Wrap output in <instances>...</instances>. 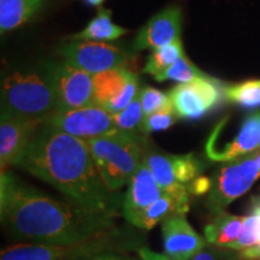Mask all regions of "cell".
<instances>
[{"label": "cell", "instance_id": "cell-1", "mask_svg": "<svg viewBox=\"0 0 260 260\" xmlns=\"http://www.w3.org/2000/svg\"><path fill=\"white\" fill-rule=\"evenodd\" d=\"M113 217L47 197L9 171L0 175V218L16 240L48 245L82 241L115 230Z\"/></svg>", "mask_w": 260, "mask_h": 260}, {"label": "cell", "instance_id": "cell-2", "mask_svg": "<svg viewBox=\"0 0 260 260\" xmlns=\"http://www.w3.org/2000/svg\"><path fill=\"white\" fill-rule=\"evenodd\" d=\"M17 167L53 186L73 204L117 214L118 200L100 177L86 140L42 123Z\"/></svg>", "mask_w": 260, "mask_h": 260}, {"label": "cell", "instance_id": "cell-3", "mask_svg": "<svg viewBox=\"0 0 260 260\" xmlns=\"http://www.w3.org/2000/svg\"><path fill=\"white\" fill-rule=\"evenodd\" d=\"M86 142L100 177L112 193L129 183L144 162L147 146L138 133L122 130L115 134L87 139Z\"/></svg>", "mask_w": 260, "mask_h": 260}, {"label": "cell", "instance_id": "cell-4", "mask_svg": "<svg viewBox=\"0 0 260 260\" xmlns=\"http://www.w3.org/2000/svg\"><path fill=\"white\" fill-rule=\"evenodd\" d=\"M58 111L48 67L42 71L16 73L2 83V116L39 119L44 123Z\"/></svg>", "mask_w": 260, "mask_h": 260}, {"label": "cell", "instance_id": "cell-5", "mask_svg": "<svg viewBox=\"0 0 260 260\" xmlns=\"http://www.w3.org/2000/svg\"><path fill=\"white\" fill-rule=\"evenodd\" d=\"M132 243L133 240L123 236L121 230L115 229L82 241L63 245L15 243L3 249L0 260H83L118 252Z\"/></svg>", "mask_w": 260, "mask_h": 260}, {"label": "cell", "instance_id": "cell-6", "mask_svg": "<svg viewBox=\"0 0 260 260\" xmlns=\"http://www.w3.org/2000/svg\"><path fill=\"white\" fill-rule=\"evenodd\" d=\"M260 177V167L256 162L255 152L229 161L212 177V187L206 199V207L213 216L224 210L251 189Z\"/></svg>", "mask_w": 260, "mask_h": 260}, {"label": "cell", "instance_id": "cell-7", "mask_svg": "<svg viewBox=\"0 0 260 260\" xmlns=\"http://www.w3.org/2000/svg\"><path fill=\"white\" fill-rule=\"evenodd\" d=\"M218 84V81L206 75L175 86L168 95L178 118L197 121L214 109L223 96V88Z\"/></svg>", "mask_w": 260, "mask_h": 260}, {"label": "cell", "instance_id": "cell-8", "mask_svg": "<svg viewBox=\"0 0 260 260\" xmlns=\"http://www.w3.org/2000/svg\"><path fill=\"white\" fill-rule=\"evenodd\" d=\"M44 123L83 140L119 132L115 124L113 113L96 104L69 111H57Z\"/></svg>", "mask_w": 260, "mask_h": 260}, {"label": "cell", "instance_id": "cell-9", "mask_svg": "<svg viewBox=\"0 0 260 260\" xmlns=\"http://www.w3.org/2000/svg\"><path fill=\"white\" fill-rule=\"evenodd\" d=\"M58 111L81 109L94 105L93 77L86 71L77 69L67 60L48 65Z\"/></svg>", "mask_w": 260, "mask_h": 260}, {"label": "cell", "instance_id": "cell-10", "mask_svg": "<svg viewBox=\"0 0 260 260\" xmlns=\"http://www.w3.org/2000/svg\"><path fill=\"white\" fill-rule=\"evenodd\" d=\"M58 52L68 63L90 75L124 68L128 60L121 48L100 41H73L61 45Z\"/></svg>", "mask_w": 260, "mask_h": 260}, {"label": "cell", "instance_id": "cell-11", "mask_svg": "<svg viewBox=\"0 0 260 260\" xmlns=\"http://www.w3.org/2000/svg\"><path fill=\"white\" fill-rule=\"evenodd\" d=\"M94 102L111 113L125 109L138 95V76L125 68L93 75Z\"/></svg>", "mask_w": 260, "mask_h": 260}, {"label": "cell", "instance_id": "cell-12", "mask_svg": "<svg viewBox=\"0 0 260 260\" xmlns=\"http://www.w3.org/2000/svg\"><path fill=\"white\" fill-rule=\"evenodd\" d=\"M260 148V111L248 115L226 141L207 139L205 152L211 160L229 162L245 157Z\"/></svg>", "mask_w": 260, "mask_h": 260}, {"label": "cell", "instance_id": "cell-13", "mask_svg": "<svg viewBox=\"0 0 260 260\" xmlns=\"http://www.w3.org/2000/svg\"><path fill=\"white\" fill-rule=\"evenodd\" d=\"M41 121L22 117L2 116L0 122V168L2 172L17 167L27 151Z\"/></svg>", "mask_w": 260, "mask_h": 260}, {"label": "cell", "instance_id": "cell-14", "mask_svg": "<svg viewBox=\"0 0 260 260\" xmlns=\"http://www.w3.org/2000/svg\"><path fill=\"white\" fill-rule=\"evenodd\" d=\"M165 254L175 260H191L206 247V239L187 222L184 216H171L161 223Z\"/></svg>", "mask_w": 260, "mask_h": 260}, {"label": "cell", "instance_id": "cell-15", "mask_svg": "<svg viewBox=\"0 0 260 260\" xmlns=\"http://www.w3.org/2000/svg\"><path fill=\"white\" fill-rule=\"evenodd\" d=\"M181 21L182 14L177 6L161 10L140 29L134 41V50H154L180 40Z\"/></svg>", "mask_w": 260, "mask_h": 260}, {"label": "cell", "instance_id": "cell-16", "mask_svg": "<svg viewBox=\"0 0 260 260\" xmlns=\"http://www.w3.org/2000/svg\"><path fill=\"white\" fill-rule=\"evenodd\" d=\"M162 194L164 191L158 184L154 175L144 161L129 182L122 205L123 216L133 224L140 214L144 213Z\"/></svg>", "mask_w": 260, "mask_h": 260}, {"label": "cell", "instance_id": "cell-17", "mask_svg": "<svg viewBox=\"0 0 260 260\" xmlns=\"http://www.w3.org/2000/svg\"><path fill=\"white\" fill-rule=\"evenodd\" d=\"M144 161L151 169L164 194L170 195L182 207L189 211V191L186 184L180 183L175 177L170 154L146 153Z\"/></svg>", "mask_w": 260, "mask_h": 260}, {"label": "cell", "instance_id": "cell-18", "mask_svg": "<svg viewBox=\"0 0 260 260\" xmlns=\"http://www.w3.org/2000/svg\"><path fill=\"white\" fill-rule=\"evenodd\" d=\"M245 217L226 212L218 213L205 226V239L211 246L230 248L242 233Z\"/></svg>", "mask_w": 260, "mask_h": 260}, {"label": "cell", "instance_id": "cell-19", "mask_svg": "<svg viewBox=\"0 0 260 260\" xmlns=\"http://www.w3.org/2000/svg\"><path fill=\"white\" fill-rule=\"evenodd\" d=\"M112 12L107 9H99L95 17L82 31L70 37L79 41H111L126 34V29L112 23Z\"/></svg>", "mask_w": 260, "mask_h": 260}, {"label": "cell", "instance_id": "cell-20", "mask_svg": "<svg viewBox=\"0 0 260 260\" xmlns=\"http://www.w3.org/2000/svg\"><path fill=\"white\" fill-rule=\"evenodd\" d=\"M44 0H0V30L18 28L27 22L39 9Z\"/></svg>", "mask_w": 260, "mask_h": 260}, {"label": "cell", "instance_id": "cell-21", "mask_svg": "<svg viewBox=\"0 0 260 260\" xmlns=\"http://www.w3.org/2000/svg\"><path fill=\"white\" fill-rule=\"evenodd\" d=\"M188 211L170 195L162 194L144 213L140 214L133 225L142 230H151L171 216H186Z\"/></svg>", "mask_w": 260, "mask_h": 260}, {"label": "cell", "instance_id": "cell-22", "mask_svg": "<svg viewBox=\"0 0 260 260\" xmlns=\"http://www.w3.org/2000/svg\"><path fill=\"white\" fill-rule=\"evenodd\" d=\"M184 54L183 45L181 39L172 44L154 48L149 54L144 68V73L155 77L159 74L164 73L171 65H174Z\"/></svg>", "mask_w": 260, "mask_h": 260}, {"label": "cell", "instance_id": "cell-23", "mask_svg": "<svg viewBox=\"0 0 260 260\" xmlns=\"http://www.w3.org/2000/svg\"><path fill=\"white\" fill-rule=\"evenodd\" d=\"M223 96L228 102L242 107L260 106V80L224 86Z\"/></svg>", "mask_w": 260, "mask_h": 260}, {"label": "cell", "instance_id": "cell-24", "mask_svg": "<svg viewBox=\"0 0 260 260\" xmlns=\"http://www.w3.org/2000/svg\"><path fill=\"white\" fill-rule=\"evenodd\" d=\"M113 119L117 129L125 133H142V123L145 119V113L142 110L141 98L138 93L133 102L122 111L113 113Z\"/></svg>", "mask_w": 260, "mask_h": 260}, {"label": "cell", "instance_id": "cell-25", "mask_svg": "<svg viewBox=\"0 0 260 260\" xmlns=\"http://www.w3.org/2000/svg\"><path fill=\"white\" fill-rule=\"evenodd\" d=\"M172 171L176 180L182 184H188L203 172V162L193 153L189 154H170Z\"/></svg>", "mask_w": 260, "mask_h": 260}, {"label": "cell", "instance_id": "cell-26", "mask_svg": "<svg viewBox=\"0 0 260 260\" xmlns=\"http://www.w3.org/2000/svg\"><path fill=\"white\" fill-rule=\"evenodd\" d=\"M206 76L203 71L198 69L188 58L182 56L174 65H171L169 69H167L164 73L159 74L158 76L153 77L158 82H162V81H177L180 83H187L190 81H194L199 77Z\"/></svg>", "mask_w": 260, "mask_h": 260}, {"label": "cell", "instance_id": "cell-27", "mask_svg": "<svg viewBox=\"0 0 260 260\" xmlns=\"http://www.w3.org/2000/svg\"><path fill=\"white\" fill-rule=\"evenodd\" d=\"M177 118L178 117L175 113L172 106L165 107V109H161L145 117L144 123H142V133L151 134L154 132L167 130L175 124Z\"/></svg>", "mask_w": 260, "mask_h": 260}, {"label": "cell", "instance_id": "cell-28", "mask_svg": "<svg viewBox=\"0 0 260 260\" xmlns=\"http://www.w3.org/2000/svg\"><path fill=\"white\" fill-rule=\"evenodd\" d=\"M140 98H141L142 110H144L145 117L151 115L159 110L165 109V107H170V98L168 94L162 93L161 90L155 89L153 87H145V88L140 89Z\"/></svg>", "mask_w": 260, "mask_h": 260}, {"label": "cell", "instance_id": "cell-29", "mask_svg": "<svg viewBox=\"0 0 260 260\" xmlns=\"http://www.w3.org/2000/svg\"><path fill=\"white\" fill-rule=\"evenodd\" d=\"M191 260H242L239 251L223 247H205Z\"/></svg>", "mask_w": 260, "mask_h": 260}, {"label": "cell", "instance_id": "cell-30", "mask_svg": "<svg viewBox=\"0 0 260 260\" xmlns=\"http://www.w3.org/2000/svg\"><path fill=\"white\" fill-rule=\"evenodd\" d=\"M211 187H212V178L206 176H199L188 183V191L194 195H204L210 193Z\"/></svg>", "mask_w": 260, "mask_h": 260}, {"label": "cell", "instance_id": "cell-31", "mask_svg": "<svg viewBox=\"0 0 260 260\" xmlns=\"http://www.w3.org/2000/svg\"><path fill=\"white\" fill-rule=\"evenodd\" d=\"M138 253L141 260H175L167 254H159V253L151 251L147 247H140Z\"/></svg>", "mask_w": 260, "mask_h": 260}, {"label": "cell", "instance_id": "cell-32", "mask_svg": "<svg viewBox=\"0 0 260 260\" xmlns=\"http://www.w3.org/2000/svg\"><path fill=\"white\" fill-rule=\"evenodd\" d=\"M239 253L242 258H256V256H260V245L242 249V251H239Z\"/></svg>", "mask_w": 260, "mask_h": 260}, {"label": "cell", "instance_id": "cell-33", "mask_svg": "<svg viewBox=\"0 0 260 260\" xmlns=\"http://www.w3.org/2000/svg\"><path fill=\"white\" fill-rule=\"evenodd\" d=\"M249 212L252 216H260V197H253L249 204Z\"/></svg>", "mask_w": 260, "mask_h": 260}, {"label": "cell", "instance_id": "cell-34", "mask_svg": "<svg viewBox=\"0 0 260 260\" xmlns=\"http://www.w3.org/2000/svg\"><path fill=\"white\" fill-rule=\"evenodd\" d=\"M83 260H129V259L122 258V256H117L115 254H111V253H105V254H99V255L92 256V258H87Z\"/></svg>", "mask_w": 260, "mask_h": 260}, {"label": "cell", "instance_id": "cell-35", "mask_svg": "<svg viewBox=\"0 0 260 260\" xmlns=\"http://www.w3.org/2000/svg\"><path fill=\"white\" fill-rule=\"evenodd\" d=\"M86 2L93 6H100L105 0H86Z\"/></svg>", "mask_w": 260, "mask_h": 260}, {"label": "cell", "instance_id": "cell-36", "mask_svg": "<svg viewBox=\"0 0 260 260\" xmlns=\"http://www.w3.org/2000/svg\"><path fill=\"white\" fill-rule=\"evenodd\" d=\"M255 159H256V162H258L259 167H260V148L255 152Z\"/></svg>", "mask_w": 260, "mask_h": 260}, {"label": "cell", "instance_id": "cell-37", "mask_svg": "<svg viewBox=\"0 0 260 260\" xmlns=\"http://www.w3.org/2000/svg\"><path fill=\"white\" fill-rule=\"evenodd\" d=\"M242 260H260V256H256V258H242Z\"/></svg>", "mask_w": 260, "mask_h": 260}]
</instances>
